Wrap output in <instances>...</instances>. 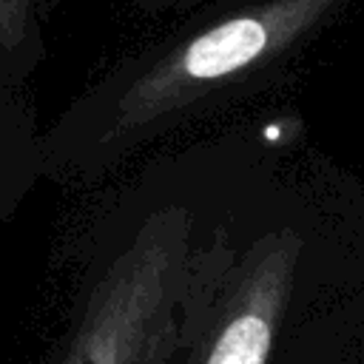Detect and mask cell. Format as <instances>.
<instances>
[{
	"instance_id": "6da1fadb",
	"label": "cell",
	"mask_w": 364,
	"mask_h": 364,
	"mask_svg": "<svg viewBox=\"0 0 364 364\" xmlns=\"http://www.w3.org/2000/svg\"><path fill=\"white\" fill-rule=\"evenodd\" d=\"M336 3L256 0L117 71L40 134L43 179L57 185L102 179L182 114L273 68Z\"/></svg>"
},
{
	"instance_id": "7a4b0ae2",
	"label": "cell",
	"mask_w": 364,
	"mask_h": 364,
	"mask_svg": "<svg viewBox=\"0 0 364 364\" xmlns=\"http://www.w3.org/2000/svg\"><path fill=\"white\" fill-rule=\"evenodd\" d=\"M77 250L68 313L46 364H173L202 267L191 208H117Z\"/></svg>"
},
{
	"instance_id": "3957f363",
	"label": "cell",
	"mask_w": 364,
	"mask_h": 364,
	"mask_svg": "<svg viewBox=\"0 0 364 364\" xmlns=\"http://www.w3.org/2000/svg\"><path fill=\"white\" fill-rule=\"evenodd\" d=\"M301 253L304 239L293 228L264 230L242 250L216 228L202 245L193 310L173 364H267Z\"/></svg>"
},
{
	"instance_id": "277c9868",
	"label": "cell",
	"mask_w": 364,
	"mask_h": 364,
	"mask_svg": "<svg viewBox=\"0 0 364 364\" xmlns=\"http://www.w3.org/2000/svg\"><path fill=\"white\" fill-rule=\"evenodd\" d=\"M40 179V134L14 100L11 77L0 74V230Z\"/></svg>"
},
{
	"instance_id": "5b68a950",
	"label": "cell",
	"mask_w": 364,
	"mask_h": 364,
	"mask_svg": "<svg viewBox=\"0 0 364 364\" xmlns=\"http://www.w3.org/2000/svg\"><path fill=\"white\" fill-rule=\"evenodd\" d=\"M37 57V0H0V65L23 77Z\"/></svg>"
}]
</instances>
